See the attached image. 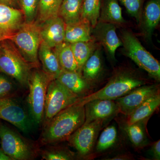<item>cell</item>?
<instances>
[{
	"instance_id": "1",
	"label": "cell",
	"mask_w": 160,
	"mask_h": 160,
	"mask_svg": "<svg viewBox=\"0 0 160 160\" xmlns=\"http://www.w3.org/2000/svg\"><path fill=\"white\" fill-rule=\"evenodd\" d=\"M85 121V106L76 102L60 112L44 126L41 143L49 145L67 140Z\"/></svg>"
},
{
	"instance_id": "2",
	"label": "cell",
	"mask_w": 160,
	"mask_h": 160,
	"mask_svg": "<svg viewBox=\"0 0 160 160\" xmlns=\"http://www.w3.org/2000/svg\"><path fill=\"white\" fill-rule=\"evenodd\" d=\"M146 81L135 72L121 69L115 72L106 86L98 91L80 98L77 102L84 106L95 99L115 100L135 88L146 85Z\"/></svg>"
},
{
	"instance_id": "3",
	"label": "cell",
	"mask_w": 160,
	"mask_h": 160,
	"mask_svg": "<svg viewBox=\"0 0 160 160\" xmlns=\"http://www.w3.org/2000/svg\"><path fill=\"white\" fill-rule=\"evenodd\" d=\"M0 72L11 77L24 87L28 82L34 66L22 57L10 40L0 42Z\"/></svg>"
},
{
	"instance_id": "4",
	"label": "cell",
	"mask_w": 160,
	"mask_h": 160,
	"mask_svg": "<svg viewBox=\"0 0 160 160\" xmlns=\"http://www.w3.org/2000/svg\"><path fill=\"white\" fill-rule=\"evenodd\" d=\"M120 38L123 54L146 71L150 77L160 82L159 62L144 48L135 35L129 30H123Z\"/></svg>"
},
{
	"instance_id": "5",
	"label": "cell",
	"mask_w": 160,
	"mask_h": 160,
	"mask_svg": "<svg viewBox=\"0 0 160 160\" xmlns=\"http://www.w3.org/2000/svg\"><path fill=\"white\" fill-rule=\"evenodd\" d=\"M52 79L43 70L31 72L28 82L29 93L27 97L28 110L34 125L43 122L46 93Z\"/></svg>"
},
{
	"instance_id": "6",
	"label": "cell",
	"mask_w": 160,
	"mask_h": 160,
	"mask_svg": "<svg viewBox=\"0 0 160 160\" xmlns=\"http://www.w3.org/2000/svg\"><path fill=\"white\" fill-rule=\"evenodd\" d=\"M9 40L28 63L35 67L38 66V52L42 42L39 25L34 22H24Z\"/></svg>"
},
{
	"instance_id": "7",
	"label": "cell",
	"mask_w": 160,
	"mask_h": 160,
	"mask_svg": "<svg viewBox=\"0 0 160 160\" xmlns=\"http://www.w3.org/2000/svg\"><path fill=\"white\" fill-rule=\"evenodd\" d=\"M80 98L57 80H52L46 93L43 126H46L60 112L73 105Z\"/></svg>"
},
{
	"instance_id": "8",
	"label": "cell",
	"mask_w": 160,
	"mask_h": 160,
	"mask_svg": "<svg viewBox=\"0 0 160 160\" xmlns=\"http://www.w3.org/2000/svg\"><path fill=\"white\" fill-rule=\"evenodd\" d=\"M0 141L2 149L12 160H31L36 157L37 150L32 144L1 123Z\"/></svg>"
},
{
	"instance_id": "9",
	"label": "cell",
	"mask_w": 160,
	"mask_h": 160,
	"mask_svg": "<svg viewBox=\"0 0 160 160\" xmlns=\"http://www.w3.org/2000/svg\"><path fill=\"white\" fill-rule=\"evenodd\" d=\"M104 121L98 120L84 123L68 138L69 145L77 150L80 156L87 157L93 151Z\"/></svg>"
},
{
	"instance_id": "10",
	"label": "cell",
	"mask_w": 160,
	"mask_h": 160,
	"mask_svg": "<svg viewBox=\"0 0 160 160\" xmlns=\"http://www.w3.org/2000/svg\"><path fill=\"white\" fill-rule=\"evenodd\" d=\"M0 119L11 123L25 133H29L34 125L29 112L11 96L0 99Z\"/></svg>"
},
{
	"instance_id": "11",
	"label": "cell",
	"mask_w": 160,
	"mask_h": 160,
	"mask_svg": "<svg viewBox=\"0 0 160 160\" xmlns=\"http://www.w3.org/2000/svg\"><path fill=\"white\" fill-rule=\"evenodd\" d=\"M92 36L104 48L110 59L115 61L117 50L122 46L121 38L116 32V26L111 23L98 22L92 28Z\"/></svg>"
},
{
	"instance_id": "12",
	"label": "cell",
	"mask_w": 160,
	"mask_h": 160,
	"mask_svg": "<svg viewBox=\"0 0 160 160\" xmlns=\"http://www.w3.org/2000/svg\"><path fill=\"white\" fill-rule=\"evenodd\" d=\"M158 86L146 85L135 88L128 94L115 101L118 112L128 116L148 98L159 92Z\"/></svg>"
},
{
	"instance_id": "13",
	"label": "cell",
	"mask_w": 160,
	"mask_h": 160,
	"mask_svg": "<svg viewBox=\"0 0 160 160\" xmlns=\"http://www.w3.org/2000/svg\"><path fill=\"white\" fill-rule=\"evenodd\" d=\"M24 18L21 10L0 3V42L14 35L24 23Z\"/></svg>"
},
{
	"instance_id": "14",
	"label": "cell",
	"mask_w": 160,
	"mask_h": 160,
	"mask_svg": "<svg viewBox=\"0 0 160 160\" xmlns=\"http://www.w3.org/2000/svg\"><path fill=\"white\" fill-rule=\"evenodd\" d=\"M39 26L42 41L51 48L64 42L66 24L59 16L46 20Z\"/></svg>"
},
{
	"instance_id": "15",
	"label": "cell",
	"mask_w": 160,
	"mask_h": 160,
	"mask_svg": "<svg viewBox=\"0 0 160 160\" xmlns=\"http://www.w3.org/2000/svg\"><path fill=\"white\" fill-rule=\"evenodd\" d=\"M85 123L98 120L105 121L118 112L114 100L95 99L86 103Z\"/></svg>"
},
{
	"instance_id": "16",
	"label": "cell",
	"mask_w": 160,
	"mask_h": 160,
	"mask_svg": "<svg viewBox=\"0 0 160 160\" xmlns=\"http://www.w3.org/2000/svg\"><path fill=\"white\" fill-rule=\"evenodd\" d=\"M160 21V0H149L143 8L140 26L144 38L151 42L153 32Z\"/></svg>"
},
{
	"instance_id": "17",
	"label": "cell",
	"mask_w": 160,
	"mask_h": 160,
	"mask_svg": "<svg viewBox=\"0 0 160 160\" xmlns=\"http://www.w3.org/2000/svg\"><path fill=\"white\" fill-rule=\"evenodd\" d=\"M56 79L80 98L88 95L92 87L82 73L78 72L62 70Z\"/></svg>"
},
{
	"instance_id": "18",
	"label": "cell",
	"mask_w": 160,
	"mask_h": 160,
	"mask_svg": "<svg viewBox=\"0 0 160 160\" xmlns=\"http://www.w3.org/2000/svg\"><path fill=\"white\" fill-rule=\"evenodd\" d=\"M38 57L42 65L43 71L52 79H56L62 69L54 50L42 41L39 48Z\"/></svg>"
},
{
	"instance_id": "19",
	"label": "cell",
	"mask_w": 160,
	"mask_h": 160,
	"mask_svg": "<svg viewBox=\"0 0 160 160\" xmlns=\"http://www.w3.org/2000/svg\"><path fill=\"white\" fill-rule=\"evenodd\" d=\"M92 27L87 20L79 21L66 24L64 42L72 44L80 42H88L93 39L92 36Z\"/></svg>"
},
{
	"instance_id": "20",
	"label": "cell",
	"mask_w": 160,
	"mask_h": 160,
	"mask_svg": "<svg viewBox=\"0 0 160 160\" xmlns=\"http://www.w3.org/2000/svg\"><path fill=\"white\" fill-rule=\"evenodd\" d=\"M98 22L111 23L116 26H123L126 24L118 0H101Z\"/></svg>"
},
{
	"instance_id": "21",
	"label": "cell",
	"mask_w": 160,
	"mask_h": 160,
	"mask_svg": "<svg viewBox=\"0 0 160 160\" xmlns=\"http://www.w3.org/2000/svg\"><path fill=\"white\" fill-rule=\"evenodd\" d=\"M149 119L141 120L131 124L126 122L122 126L129 141L136 148H143L149 144L146 131V124Z\"/></svg>"
},
{
	"instance_id": "22",
	"label": "cell",
	"mask_w": 160,
	"mask_h": 160,
	"mask_svg": "<svg viewBox=\"0 0 160 160\" xmlns=\"http://www.w3.org/2000/svg\"><path fill=\"white\" fill-rule=\"evenodd\" d=\"M102 70V60L100 45L85 62L82 74L83 78L92 85L99 78Z\"/></svg>"
},
{
	"instance_id": "23",
	"label": "cell",
	"mask_w": 160,
	"mask_h": 160,
	"mask_svg": "<svg viewBox=\"0 0 160 160\" xmlns=\"http://www.w3.org/2000/svg\"><path fill=\"white\" fill-rule=\"evenodd\" d=\"M160 105L159 92L152 96L127 116L126 122L132 124L141 120L149 118Z\"/></svg>"
},
{
	"instance_id": "24",
	"label": "cell",
	"mask_w": 160,
	"mask_h": 160,
	"mask_svg": "<svg viewBox=\"0 0 160 160\" xmlns=\"http://www.w3.org/2000/svg\"><path fill=\"white\" fill-rule=\"evenodd\" d=\"M70 44L77 63L79 72L82 73V69L85 62L100 45L93 39L88 42H77Z\"/></svg>"
},
{
	"instance_id": "25",
	"label": "cell",
	"mask_w": 160,
	"mask_h": 160,
	"mask_svg": "<svg viewBox=\"0 0 160 160\" xmlns=\"http://www.w3.org/2000/svg\"><path fill=\"white\" fill-rule=\"evenodd\" d=\"M84 0H62L58 16L66 24L78 22L81 19V12Z\"/></svg>"
},
{
	"instance_id": "26",
	"label": "cell",
	"mask_w": 160,
	"mask_h": 160,
	"mask_svg": "<svg viewBox=\"0 0 160 160\" xmlns=\"http://www.w3.org/2000/svg\"><path fill=\"white\" fill-rule=\"evenodd\" d=\"M54 49L62 70L79 72L77 63L73 55L70 43L64 42L55 47Z\"/></svg>"
},
{
	"instance_id": "27",
	"label": "cell",
	"mask_w": 160,
	"mask_h": 160,
	"mask_svg": "<svg viewBox=\"0 0 160 160\" xmlns=\"http://www.w3.org/2000/svg\"><path fill=\"white\" fill-rule=\"evenodd\" d=\"M101 0H84L81 12V18L87 20L92 28L99 18Z\"/></svg>"
},
{
	"instance_id": "28",
	"label": "cell",
	"mask_w": 160,
	"mask_h": 160,
	"mask_svg": "<svg viewBox=\"0 0 160 160\" xmlns=\"http://www.w3.org/2000/svg\"><path fill=\"white\" fill-rule=\"evenodd\" d=\"M118 131L113 126L106 127L100 135L96 150L98 152L106 151L112 147L117 141Z\"/></svg>"
},
{
	"instance_id": "29",
	"label": "cell",
	"mask_w": 160,
	"mask_h": 160,
	"mask_svg": "<svg viewBox=\"0 0 160 160\" xmlns=\"http://www.w3.org/2000/svg\"><path fill=\"white\" fill-rule=\"evenodd\" d=\"M62 0H40L39 19L41 22L58 16L59 10Z\"/></svg>"
},
{
	"instance_id": "30",
	"label": "cell",
	"mask_w": 160,
	"mask_h": 160,
	"mask_svg": "<svg viewBox=\"0 0 160 160\" xmlns=\"http://www.w3.org/2000/svg\"><path fill=\"white\" fill-rule=\"evenodd\" d=\"M41 156L46 160H71L74 159L75 154L67 148L50 147L43 150Z\"/></svg>"
},
{
	"instance_id": "31",
	"label": "cell",
	"mask_w": 160,
	"mask_h": 160,
	"mask_svg": "<svg viewBox=\"0 0 160 160\" xmlns=\"http://www.w3.org/2000/svg\"><path fill=\"white\" fill-rule=\"evenodd\" d=\"M125 6L127 12L134 18L138 26L142 21L145 0H119Z\"/></svg>"
},
{
	"instance_id": "32",
	"label": "cell",
	"mask_w": 160,
	"mask_h": 160,
	"mask_svg": "<svg viewBox=\"0 0 160 160\" xmlns=\"http://www.w3.org/2000/svg\"><path fill=\"white\" fill-rule=\"evenodd\" d=\"M25 22H33L38 12L40 0H21Z\"/></svg>"
},
{
	"instance_id": "33",
	"label": "cell",
	"mask_w": 160,
	"mask_h": 160,
	"mask_svg": "<svg viewBox=\"0 0 160 160\" xmlns=\"http://www.w3.org/2000/svg\"><path fill=\"white\" fill-rule=\"evenodd\" d=\"M15 91L13 84L7 78L0 75V99L11 96Z\"/></svg>"
},
{
	"instance_id": "34",
	"label": "cell",
	"mask_w": 160,
	"mask_h": 160,
	"mask_svg": "<svg viewBox=\"0 0 160 160\" xmlns=\"http://www.w3.org/2000/svg\"><path fill=\"white\" fill-rule=\"evenodd\" d=\"M151 151L153 158L156 160L160 159V141L158 140L152 144Z\"/></svg>"
},
{
	"instance_id": "35",
	"label": "cell",
	"mask_w": 160,
	"mask_h": 160,
	"mask_svg": "<svg viewBox=\"0 0 160 160\" xmlns=\"http://www.w3.org/2000/svg\"><path fill=\"white\" fill-rule=\"evenodd\" d=\"M131 157L127 154H121L115 156L114 157L112 158H111L107 159L106 160H129Z\"/></svg>"
},
{
	"instance_id": "36",
	"label": "cell",
	"mask_w": 160,
	"mask_h": 160,
	"mask_svg": "<svg viewBox=\"0 0 160 160\" xmlns=\"http://www.w3.org/2000/svg\"><path fill=\"white\" fill-rule=\"evenodd\" d=\"M17 0H0V3L7 5V6L13 7L16 5Z\"/></svg>"
},
{
	"instance_id": "37",
	"label": "cell",
	"mask_w": 160,
	"mask_h": 160,
	"mask_svg": "<svg viewBox=\"0 0 160 160\" xmlns=\"http://www.w3.org/2000/svg\"><path fill=\"white\" fill-rule=\"evenodd\" d=\"M0 160H12L10 157L6 154L2 148L0 149Z\"/></svg>"
},
{
	"instance_id": "38",
	"label": "cell",
	"mask_w": 160,
	"mask_h": 160,
	"mask_svg": "<svg viewBox=\"0 0 160 160\" xmlns=\"http://www.w3.org/2000/svg\"><path fill=\"white\" fill-rule=\"evenodd\" d=\"M0 54H1V47H0Z\"/></svg>"
}]
</instances>
